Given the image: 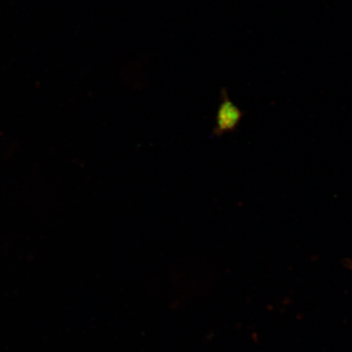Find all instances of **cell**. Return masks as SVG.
<instances>
[{"label": "cell", "instance_id": "cell-1", "mask_svg": "<svg viewBox=\"0 0 352 352\" xmlns=\"http://www.w3.org/2000/svg\"><path fill=\"white\" fill-rule=\"evenodd\" d=\"M222 98L217 116V126L214 129V134L217 136L234 130L242 116L241 110L228 98L226 90L222 91Z\"/></svg>", "mask_w": 352, "mask_h": 352}, {"label": "cell", "instance_id": "cell-2", "mask_svg": "<svg viewBox=\"0 0 352 352\" xmlns=\"http://www.w3.org/2000/svg\"><path fill=\"white\" fill-rule=\"evenodd\" d=\"M349 267L350 268H351V270H352V262H349Z\"/></svg>", "mask_w": 352, "mask_h": 352}]
</instances>
